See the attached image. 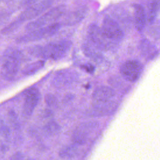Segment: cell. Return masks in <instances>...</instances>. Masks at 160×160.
I'll return each instance as SVG.
<instances>
[{
    "instance_id": "obj_1",
    "label": "cell",
    "mask_w": 160,
    "mask_h": 160,
    "mask_svg": "<svg viewBox=\"0 0 160 160\" xmlns=\"http://www.w3.org/2000/svg\"><path fill=\"white\" fill-rule=\"evenodd\" d=\"M53 3L54 0H42L27 6L14 21L2 29L1 32L6 34L13 32L23 22L27 21L33 20L46 12L51 8Z\"/></svg>"
},
{
    "instance_id": "obj_2",
    "label": "cell",
    "mask_w": 160,
    "mask_h": 160,
    "mask_svg": "<svg viewBox=\"0 0 160 160\" xmlns=\"http://www.w3.org/2000/svg\"><path fill=\"white\" fill-rule=\"evenodd\" d=\"M72 42L70 41H60L56 42H51L44 46L31 47L29 51L31 55L41 59L58 60L68 54Z\"/></svg>"
},
{
    "instance_id": "obj_3",
    "label": "cell",
    "mask_w": 160,
    "mask_h": 160,
    "mask_svg": "<svg viewBox=\"0 0 160 160\" xmlns=\"http://www.w3.org/2000/svg\"><path fill=\"white\" fill-rule=\"evenodd\" d=\"M23 58L19 49L13 47L7 48L0 57L2 76L6 79H12L20 69Z\"/></svg>"
},
{
    "instance_id": "obj_4",
    "label": "cell",
    "mask_w": 160,
    "mask_h": 160,
    "mask_svg": "<svg viewBox=\"0 0 160 160\" xmlns=\"http://www.w3.org/2000/svg\"><path fill=\"white\" fill-rule=\"evenodd\" d=\"M66 6L63 4L49 8L41 15L30 21L25 27L26 31L34 30L54 23L64 15Z\"/></svg>"
},
{
    "instance_id": "obj_5",
    "label": "cell",
    "mask_w": 160,
    "mask_h": 160,
    "mask_svg": "<svg viewBox=\"0 0 160 160\" xmlns=\"http://www.w3.org/2000/svg\"><path fill=\"white\" fill-rule=\"evenodd\" d=\"M60 28L61 24L56 22L34 30L29 31L26 34L16 39V42L28 43L49 38L56 34Z\"/></svg>"
},
{
    "instance_id": "obj_6",
    "label": "cell",
    "mask_w": 160,
    "mask_h": 160,
    "mask_svg": "<svg viewBox=\"0 0 160 160\" xmlns=\"http://www.w3.org/2000/svg\"><path fill=\"white\" fill-rule=\"evenodd\" d=\"M100 28L102 34L112 41H119L123 37V32L119 25L109 16L104 18L102 26Z\"/></svg>"
},
{
    "instance_id": "obj_7",
    "label": "cell",
    "mask_w": 160,
    "mask_h": 160,
    "mask_svg": "<svg viewBox=\"0 0 160 160\" xmlns=\"http://www.w3.org/2000/svg\"><path fill=\"white\" fill-rule=\"evenodd\" d=\"M120 71L122 76L126 80L134 82L140 77L142 71V66L138 61L129 60L122 64Z\"/></svg>"
},
{
    "instance_id": "obj_8",
    "label": "cell",
    "mask_w": 160,
    "mask_h": 160,
    "mask_svg": "<svg viewBox=\"0 0 160 160\" xmlns=\"http://www.w3.org/2000/svg\"><path fill=\"white\" fill-rule=\"evenodd\" d=\"M39 99L40 92L38 88L32 87L27 91L24 96L22 106V112L24 116L29 117L32 115Z\"/></svg>"
},
{
    "instance_id": "obj_9",
    "label": "cell",
    "mask_w": 160,
    "mask_h": 160,
    "mask_svg": "<svg viewBox=\"0 0 160 160\" xmlns=\"http://www.w3.org/2000/svg\"><path fill=\"white\" fill-rule=\"evenodd\" d=\"M88 36L92 42L99 49H107L112 44V41L106 38L101 28L96 24H91L88 29Z\"/></svg>"
},
{
    "instance_id": "obj_10",
    "label": "cell",
    "mask_w": 160,
    "mask_h": 160,
    "mask_svg": "<svg viewBox=\"0 0 160 160\" xmlns=\"http://www.w3.org/2000/svg\"><path fill=\"white\" fill-rule=\"evenodd\" d=\"M97 124L93 122H84L79 124L74 129L72 134V141L78 145L84 144L88 139L89 135L95 128Z\"/></svg>"
},
{
    "instance_id": "obj_11",
    "label": "cell",
    "mask_w": 160,
    "mask_h": 160,
    "mask_svg": "<svg viewBox=\"0 0 160 160\" xmlns=\"http://www.w3.org/2000/svg\"><path fill=\"white\" fill-rule=\"evenodd\" d=\"M114 96V91L110 87L102 86L95 89L92 94L94 103H102L110 101Z\"/></svg>"
},
{
    "instance_id": "obj_12",
    "label": "cell",
    "mask_w": 160,
    "mask_h": 160,
    "mask_svg": "<svg viewBox=\"0 0 160 160\" xmlns=\"http://www.w3.org/2000/svg\"><path fill=\"white\" fill-rule=\"evenodd\" d=\"M88 8L81 7L70 12L64 19L63 24L66 26H73L81 22L87 15Z\"/></svg>"
},
{
    "instance_id": "obj_13",
    "label": "cell",
    "mask_w": 160,
    "mask_h": 160,
    "mask_svg": "<svg viewBox=\"0 0 160 160\" xmlns=\"http://www.w3.org/2000/svg\"><path fill=\"white\" fill-rule=\"evenodd\" d=\"M77 74L70 71H61L58 72L54 79V84L57 86H65L76 79Z\"/></svg>"
},
{
    "instance_id": "obj_14",
    "label": "cell",
    "mask_w": 160,
    "mask_h": 160,
    "mask_svg": "<svg viewBox=\"0 0 160 160\" xmlns=\"http://www.w3.org/2000/svg\"><path fill=\"white\" fill-rule=\"evenodd\" d=\"M45 64L44 59H40L26 65L22 69V73L26 76H31L40 69H41Z\"/></svg>"
},
{
    "instance_id": "obj_15",
    "label": "cell",
    "mask_w": 160,
    "mask_h": 160,
    "mask_svg": "<svg viewBox=\"0 0 160 160\" xmlns=\"http://www.w3.org/2000/svg\"><path fill=\"white\" fill-rule=\"evenodd\" d=\"M78 144H74L72 146H67L63 149H62L60 152H59V156L61 158L64 159H69V158H72L76 154H78V148L77 147Z\"/></svg>"
},
{
    "instance_id": "obj_16",
    "label": "cell",
    "mask_w": 160,
    "mask_h": 160,
    "mask_svg": "<svg viewBox=\"0 0 160 160\" xmlns=\"http://www.w3.org/2000/svg\"><path fill=\"white\" fill-rule=\"evenodd\" d=\"M61 128L55 122H49L46 124L43 128V131L44 133L47 135L52 136L56 134L59 132Z\"/></svg>"
},
{
    "instance_id": "obj_17",
    "label": "cell",
    "mask_w": 160,
    "mask_h": 160,
    "mask_svg": "<svg viewBox=\"0 0 160 160\" xmlns=\"http://www.w3.org/2000/svg\"><path fill=\"white\" fill-rule=\"evenodd\" d=\"M0 134L4 137H8L10 135V129L5 122L0 118Z\"/></svg>"
},
{
    "instance_id": "obj_18",
    "label": "cell",
    "mask_w": 160,
    "mask_h": 160,
    "mask_svg": "<svg viewBox=\"0 0 160 160\" xmlns=\"http://www.w3.org/2000/svg\"><path fill=\"white\" fill-rule=\"evenodd\" d=\"M44 101L49 107H54L57 105V99L52 94H47L44 97Z\"/></svg>"
},
{
    "instance_id": "obj_19",
    "label": "cell",
    "mask_w": 160,
    "mask_h": 160,
    "mask_svg": "<svg viewBox=\"0 0 160 160\" xmlns=\"http://www.w3.org/2000/svg\"><path fill=\"white\" fill-rule=\"evenodd\" d=\"M9 119H10V121L12 124H14V126H18V122H17V117L14 113V112L12 111H10L9 113Z\"/></svg>"
},
{
    "instance_id": "obj_20",
    "label": "cell",
    "mask_w": 160,
    "mask_h": 160,
    "mask_svg": "<svg viewBox=\"0 0 160 160\" xmlns=\"http://www.w3.org/2000/svg\"><path fill=\"white\" fill-rule=\"evenodd\" d=\"M41 1H42V0H23L22 4L24 6L27 7V6H29L30 5H32L34 3L38 2Z\"/></svg>"
},
{
    "instance_id": "obj_21",
    "label": "cell",
    "mask_w": 160,
    "mask_h": 160,
    "mask_svg": "<svg viewBox=\"0 0 160 160\" xmlns=\"http://www.w3.org/2000/svg\"><path fill=\"white\" fill-rule=\"evenodd\" d=\"M83 68L88 72H92L93 71V69H94V68L92 66H91V64H86V65H84L83 66Z\"/></svg>"
},
{
    "instance_id": "obj_22",
    "label": "cell",
    "mask_w": 160,
    "mask_h": 160,
    "mask_svg": "<svg viewBox=\"0 0 160 160\" xmlns=\"http://www.w3.org/2000/svg\"><path fill=\"white\" fill-rule=\"evenodd\" d=\"M10 158L11 159H22V156L21 154L19 155V153H17L16 154L13 155V156H12Z\"/></svg>"
}]
</instances>
